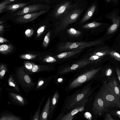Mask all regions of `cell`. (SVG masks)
<instances>
[{"label": "cell", "instance_id": "1", "mask_svg": "<svg viewBox=\"0 0 120 120\" xmlns=\"http://www.w3.org/2000/svg\"><path fill=\"white\" fill-rule=\"evenodd\" d=\"M94 81H90L82 88L67 95L64 100L60 113H66L86 103L100 84L93 87Z\"/></svg>", "mask_w": 120, "mask_h": 120}, {"label": "cell", "instance_id": "2", "mask_svg": "<svg viewBox=\"0 0 120 120\" xmlns=\"http://www.w3.org/2000/svg\"><path fill=\"white\" fill-rule=\"evenodd\" d=\"M101 68H92L83 70L82 69L69 80L65 88V91L69 92L92 80H95Z\"/></svg>", "mask_w": 120, "mask_h": 120}, {"label": "cell", "instance_id": "3", "mask_svg": "<svg viewBox=\"0 0 120 120\" xmlns=\"http://www.w3.org/2000/svg\"><path fill=\"white\" fill-rule=\"evenodd\" d=\"M87 1L78 0L75 5L58 22L56 31L59 32L65 29L69 24L76 21L85 9Z\"/></svg>", "mask_w": 120, "mask_h": 120}, {"label": "cell", "instance_id": "4", "mask_svg": "<svg viewBox=\"0 0 120 120\" xmlns=\"http://www.w3.org/2000/svg\"><path fill=\"white\" fill-rule=\"evenodd\" d=\"M94 93L84 106L85 109L90 113L92 117L94 115L96 116H101L107 111L108 109L105 104L99 90L96 93Z\"/></svg>", "mask_w": 120, "mask_h": 120}, {"label": "cell", "instance_id": "5", "mask_svg": "<svg viewBox=\"0 0 120 120\" xmlns=\"http://www.w3.org/2000/svg\"><path fill=\"white\" fill-rule=\"evenodd\" d=\"M99 90L108 108H116L120 109V101L108 81L104 82Z\"/></svg>", "mask_w": 120, "mask_h": 120}, {"label": "cell", "instance_id": "6", "mask_svg": "<svg viewBox=\"0 0 120 120\" xmlns=\"http://www.w3.org/2000/svg\"><path fill=\"white\" fill-rule=\"evenodd\" d=\"M24 67L16 68L15 74H13L16 81L24 92L28 94L34 89L36 82L33 81L30 75L25 70Z\"/></svg>", "mask_w": 120, "mask_h": 120}, {"label": "cell", "instance_id": "7", "mask_svg": "<svg viewBox=\"0 0 120 120\" xmlns=\"http://www.w3.org/2000/svg\"><path fill=\"white\" fill-rule=\"evenodd\" d=\"M101 40L89 42H67L62 43L58 45V49L60 51H67L87 47L101 44Z\"/></svg>", "mask_w": 120, "mask_h": 120}, {"label": "cell", "instance_id": "8", "mask_svg": "<svg viewBox=\"0 0 120 120\" xmlns=\"http://www.w3.org/2000/svg\"><path fill=\"white\" fill-rule=\"evenodd\" d=\"M78 0H67L59 2L56 7L52 15L58 22L74 6Z\"/></svg>", "mask_w": 120, "mask_h": 120}, {"label": "cell", "instance_id": "9", "mask_svg": "<svg viewBox=\"0 0 120 120\" xmlns=\"http://www.w3.org/2000/svg\"><path fill=\"white\" fill-rule=\"evenodd\" d=\"M92 62L87 58L84 59L72 64L59 68L56 74L58 75H65L77 71H80Z\"/></svg>", "mask_w": 120, "mask_h": 120}, {"label": "cell", "instance_id": "10", "mask_svg": "<svg viewBox=\"0 0 120 120\" xmlns=\"http://www.w3.org/2000/svg\"><path fill=\"white\" fill-rule=\"evenodd\" d=\"M9 99L14 105L19 107L24 106L28 103L26 98L17 92L10 91L8 93Z\"/></svg>", "mask_w": 120, "mask_h": 120}, {"label": "cell", "instance_id": "11", "mask_svg": "<svg viewBox=\"0 0 120 120\" xmlns=\"http://www.w3.org/2000/svg\"><path fill=\"white\" fill-rule=\"evenodd\" d=\"M48 10L49 9L42 10L39 12L23 14L17 18L16 21L20 23H26L30 22L35 19L41 15L45 14Z\"/></svg>", "mask_w": 120, "mask_h": 120}, {"label": "cell", "instance_id": "12", "mask_svg": "<svg viewBox=\"0 0 120 120\" xmlns=\"http://www.w3.org/2000/svg\"><path fill=\"white\" fill-rule=\"evenodd\" d=\"M50 7L47 5L41 4L27 6L14 14V15H21L26 14L40 10L49 9Z\"/></svg>", "mask_w": 120, "mask_h": 120}, {"label": "cell", "instance_id": "13", "mask_svg": "<svg viewBox=\"0 0 120 120\" xmlns=\"http://www.w3.org/2000/svg\"><path fill=\"white\" fill-rule=\"evenodd\" d=\"M86 103L73 109L66 113H60L54 120H73L75 116V115L78 113L82 111L85 109L84 106Z\"/></svg>", "mask_w": 120, "mask_h": 120}, {"label": "cell", "instance_id": "14", "mask_svg": "<svg viewBox=\"0 0 120 120\" xmlns=\"http://www.w3.org/2000/svg\"><path fill=\"white\" fill-rule=\"evenodd\" d=\"M60 93L58 90H56L51 95L50 109L48 120L52 119L55 112L57 107L60 98Z\"/></svg>", "mask_w": 120, "mask_h": 120}, {"label": "cell", "instance_id": "15", "mask_svg": "<svg viewBox=\"0 0 120 120\" xmlns=\"http://www.w3.org/2000/svg\"><path fill=\"white\" fill-rule=\"evenodd\" d=\"M54 75H50L46 78L39 77L34 89L36 91L42 90L46 87L53 79Z\"/></svg>", "mask_w": 120, "mask_h": 120}, {"label": "cell", "instance_id": "16", "mask_svg": "<svg viewBox=\"0 0 120 120\" xmlns=\"http://www.w3.org/2000/svg\"><path fill=\"white\" fill-rule=\"evenodd\" d=\"M7 82L9 86L12 88H6V89L7 90L12 91L21 94L19 87V85L15 79L13 74L9 75L8 78Z\"/></svg>", "mask_w": 120, "mask_h": 120}, {"label": "cell", "instance_id": "17", "mask_svg": "<svg viewBox=\"0 0 120 120\" xmlns=\"http://www.w3.org/2000/svg\"><path fill=\"white\" fill-rule=\"evenodd\" d=\"M110 18L112 22V24L109 28L107 34H109L115 32L118 28L120 23V18L114 15L110 16Z\"/></svg>", "mask_w": 120, "mask_h": 120}, {"label": "cell", "instance_id": "18", "mask_svg": "<svg viewBox=\"0 0 120 120\" xmlns=\"http://www.w3.org/2000/svg\"><path fill=\"white\" fill-rule=\"evenodd\" d=\"M51 96L48 97L46 102L40 113L39 120H47L48 118L50 109Z\"/></svg>", "mask_w": 120, "mask_h": 120}, {"label": "cell", "instance_id": "19", "mask_svg": "<svg viewBox=\"0 0 120 120\" xmlns=\"http://www.w3.org/2000/svg\"><path fill=\"white\" fill-rule=\"evenodd\" d=\"M21 117L8 110H4L0 113V120H22Z\"/></svg>", "mask_w": 120, "mask_h": 120}, {"label": "cell", "instance_id": "20", "mask_svg": "<svg viewBox=\"0 0 120 120\" xmlns=\"http://www.w3.org/2000/svg\"><path fill=\"white\" fill-rule=\"evenodd\" d=\"M33 67L30 70L26 71L30 75L43 71H50L52 70V69L48 66H40L32 63Z\"/></svg>", "mask_w": 120, "mask_h": 120}, {"label": "cell", "instance_id": "21", "mask_svg": "<svg viewBox=\"0 0 120 120\" xmlns=\"http://www.w3.org/2000/svg\"><path fill=\"white\" fill-rule=\"evenodd\" d=\"M96 8V6L95 4L90 6L82 18L80 23L82 24L90 19L94 14Z\"/></svg>", "mask_w": 120, "mask_h": 120}, {"label": "cell", "instance_id": "22", "mask_svg": "<svg viewBox=\"0 0 120 120\" xmlns=\"http://www.w3.org/2000/svg\"><path fill=\"white\" fill-rule=\"evenodd\" d=\"M114 93L120 101V86L116 79L112 77L108 81Z\"/></svg>", "mask_w": 120, "mask_h": 120}, {"label": "cell", "instance_id": "23", "mask_svg": "<svg viewBox=\"0 0 120 120\" xmlns=\"http://www.w3.org/2000/svg\"><path fill=\"white\" fill-rule=\"evenodd\" d=\"M83 49H76L62 53L56 55L55 56V57L59 59L67 58L79 53Z\"/></svg>", "mask_w": 120, "mask_h": 120}, {"label": "cell", "instance_id": "24", "mask_svg": "<svg viewBox=\"0 0 120 120\" xmlns=\"http://www.w3.org/2000/svg\"><path fill=\"white\" fill-rule=\"evenodd\" d=\"M27 3H19L7 5L3 12L5 11L11 10L14 11L21 8H23L27 6Z\"/></svg>", "mask_w": 120, "mask_h": 120}, {"label": "cell", "instance_id": "25", "mask_svg": "<svg viewBox=\"0 0 120 120\" xmlns=\"http://www.w3.org/2000/svg\"><path fill=\"white\" fill-rule=\"evenodd\" d=\"M13 48V46L11 45H2L0 46V52L4 54H7L11 52Z\"/></svg>", "mask_w": 120, "mask_h": 120}, {"label": "cell", "instance_id": "26", "mask_svg": "<svg viewBox=\"0 0 120 120\" xmlns=\"http://www.w3.org/2000/svg\"><path fill=\"white\" fill-rule=\"evenodd\" d=\"M46 96V95H44L39 102L38 108L33 115L32 120H39L41 109Z\"/></svg>", "mask_w": 120, "mask_h": 120}, {"label": "cell", "instance_id": "27", "mask_svg": "<svg viewBox=\"0 0 120 120\" xmlns=\"http://www.w3.org/2000/svg\"><path fill=\"white\" fill-rule=\"evenodd\" d=\"M53 79L54 83L56 84H63L66 80L65 78L62 75H58L56 74L54 75Z\"/></svg>", "mask_w": 120, "mask_h": 120}, {"label": "cell", "instance_id": "28", "mask_svg": "<svg viewBox=\"0 0 120 120\" xmlns=\"http://www.w3.org/2000/svg\"><path fill=\"white\" fill-rule=\"evenodd\" d=\"M102 24V23L94 22L85 24L82 27L85 29H90L97 27Z\"/></svg>", "mask_w": 120, "mask_h": 120}, {"label": "cell", "instance_id": "29", "mask_svg": "<svg viewBox=\"0 0 120 120\" xmlns=\"http://www.w3.org/2000/svg\"><path fill=\"white\" fill-rule=\"evenodd\" d=\"M8 68L4 64H1L0 65V79L3 80L8 71Z\"/></svg>", "mask_w": 120, "mask_h": 120}, {"label": "cell", "instance_id": "30", "mask_svg": "<svg viewBox=\"0 0 120 120\" xmlns=\"http://www.w3.org/2000/svg\"><path fill=\"white\" fill-rule=\"evenodd\" d=\"M67 32L70 35L74 36H77L79 35L81 32L73 28H71L68 29Z\"/></svg>", "mask_w": 120, "mask_h": 120}, {"label": "cell", "instance_id": "31", "mask_svg": "<svg viewBox=\"0 0 120 120\" xmlns=\"http://www.w3.org/2000/svg\"><path fill=\"white\" fill-rule=\"evenodd\" d=\"M108 54L120 62V54L119 53L113 50H109Z\"/></svg>", "mask_w": 120, "mask_h": 120}, {"label": "cell", "instance_id": "32", "mask_svg": "<svg viewBox=\"0 0 120 120\" xmlns=\"http://www.w3.org/2000/svg\"><path fill=\"white\" fill-rule=\"evenodd\" d=\"M50 31H49L45 36L43 43V46L46 48L48 45L50 40Z\"/></svg>", "mask_w": 120, "mask_h": 120}, {"label": "cell", "instance_id": "33", "mask_svg": "<svg viewBox=\"0 0 120 120\" xmlns=\"http://www.w3.org/2000/svg\"><path fill=\"white\" fill-rule=\"evenodd\" d=\"M37 55L31 54H26L21 55L20 57L22 59L26 60L32 59L35 58Z\"/></svg>", "mask_w": 120, "mask_h": 120}, {"label": "cell", "instance_id": "34", "mask_svg": "<svg viewBox=\"0 0 120 120\" xmlns=\"http://www.w3.org/2000/svg\"><path fill=\"white\" fill-rule=\"evenodd\" d=\"M9 3L7 0H5L1 2L0 4V13H1L3 12V10L7 6V4H9Z\"/></svg>", "mask_w": 120, "mask_h": 120}, {"label": "cell", "instance_id": "35", "mask_svg": "<svg viewBox=\"0 0 120 120\" xmlns=\"http://www.w3.org/2000/svg\"><path fill=\"white\" fill-rule=\"evenodd\" d=\"M44 60L46 62L49 63H52L55 62L56 61L55 58L50 56L45 58L44 59Z\"/></svg>", "mask_w": 120, "mask_h": 120}, {"label": "cell", "instance_id": "36", "mask_svg": "<svg viewBox=\"0 0 120 120\" xmlns=\"http://www.w3.org/2000/svg\"><path fill=\"white\" fill-rule=\"evenodd\" d=\"M34 32L33 30L32 29H28L26 30L25 32L26 36L28 37H31L33 34Z\"/></svg>", "mask_w": 120, "mask_h": 120}, {"label": "cell", "instance_id": "37", "mask_svg": "<svg viewBox=\"0 0 120 120\" xmlns=\"http://www.w3.org/2000/svg\"><path fill=\"white\" fill-rule=\"evenodd\" d=\"M45 27V25L41 26L37 31V37H39L44 31Z\"/></svg>", "mask_w": 120, "mask_h": 120}, {"label": "cell", "instance_id": "38", "mask_svg": "<svg viewBox=\"0 0 120 120\" xmlns=\"http://www.w3.org/2000/svg\"><path fill=\"white\" fill-rule=\"evenodd\" d=\"M24 68H25V71H27L30 70L33 67V64L32 63L27 62L24 64Z\"/></svg>", "mask_w": 120, "mask_h": 120}, {"label": "cell", "instance_id": "39", "mask_svg": "<svg viewBox=\"0 0 120 120\" xmlns=\"http://www.w3.org/2000/svg\"><path fill=\"white\" fill-rule=\"evenodd\" d=\"M102 58V57L100 56L94 55L90 57L88 60L91 61H93L100 59Z\"/></svg>", "mask_w": 120, "mask_h": 120}, {"label": "cell", "instance_id": "40", "mask_svg": "<svg viewBox=\"0 0 120 120\" xmlns=\"http://www.w3.org/2000/svg\"><path fill=\"white\" fill-rule=\"evenodd\" d=\"M111 113L113 115L117 116L120 118V110H112Z\"/></svg>", "mask_w": 120, "mask_h": 120}, {"label": "cell", "instance_id": "41", "mask_svg": "<svg viewBox=\"0 0 120 120\" xmlns=\"http://www.w3.org/2000/svg\"><path fill=\"white\" fill-rule=\"evenodd\" d=\"M104 120H114V119L112 117L111 114L109 113L106 115Z\"/></svg>", "mask_w": 120, "mask_h": 120}, {"label": "cell", "instance_id": "42", "mask_svg": "<svg viewBox=\"0 0 120 120\" xmlns=\"http://www.w3.org/2000/svg\"><path fill=\"white\" fill-rule=\"evenodd\" d=\"M112 71L111 68L108 69L106 71L105 74L106 76H109L111 75L112 74Z\"/></svg>", "mask_w": 120, "mask_h": 120}, {"label": "cell", "instance_id": "43", "mask_svg": "<svg viewBox=\"0 0 120 120\" xmlns=\"http://www.w3.org/2000/svg\"><path fill=\"white\" fill-rule=\"evenodd\" d=\"M116 72L119 81L120 83V69L116 68Z\"/></svg>", "mask_w": 120, "mask_h": 120}, {"label": "cell", "instance_id": "44", "mask_svg": "<svg viewBox=\"0 0 120 120\" xmlns=\"http://www.w3.org/2000/svg\"><path fill=\"white\" fill-rule=\"evenodd\" d=\"M8 41V40L6 39L1 37H0V43H3L4 42H6Z\"/></svg>", "mask_w": 120, "mask_h": 120}, {"label": "cell", "instance_id": "45", "mask_svg": "<svg viewBox=\"0 0 120 120\" xmlns=\"http://www.w3.org/2000/svg\"><path fill=\"white\" fill-rule=\"evenodd\" d=\"M3 26L2 25H0V31L1 32L3 30Z\"/></svg>", "mask_w": 120, "mask_h": 120}, {"label": "cell", "instance_id": "46", "mask_svg": "<svg viewBox=\"0 0 120 120\" xmlns=\"http://www.w3.org/2000/svg\"><path fill=\"white\" fill-rule=\"evenodd\" d=\"M8 2L9 3L10 2H12L14 1L15 0H7Z\"/></svg>", "mask_w": 120, "mask_h": 120}, {"label": "cell", "instance_id": "47", "mask_svg": "<svg viewBox=\"0 0 120 120\" xmlns=\"http://www.w3.org/2000/svg\"><path fill=\"white\" fill-rule=\"evenodd\" d=\"M3 22L2 21H0V24H1Z\"/></svg>", "mask_w": 120, "mask_h": 120}, {"label": "cell", "instance_id": "48", "mask_svg": "<svg viewBox=\"0 0 120 120\" xmlns=\"http://www.w3.org/2000/svg\"><path fill=\"white\" fill-rule=\"evenodd\" d=\"M107 0L108 1H109V0ZM113 0L114 1H116V0Z\"/></svg>", "mask_w": 120, "mask_h": 120}]
</instances>
